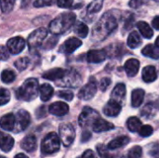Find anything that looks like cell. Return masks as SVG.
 <instances>
[{"mask_svg": "<svg viewBox=\"0 0 159 158\" xmlns=\"http://www.w3.org/2000/svg\"><path fill=\"white\" fill-rule=\"evenodd\" d=\"M117 28L116 16L111 13H105L102 16L92 30V38L97 41L105 39L111 33Z\"/></svg>", "mask_w": 159, "mask_h": 158, "instance_id": "6da1fadb", "label": "cell"}, {"mask_svg": "<svg viewBox=\"0 0 159 158\" xmlns=\"http://www.w3.org/2000/svg\"><path fill=\"white\" fill-rule=\"evenodd\" d=\"M75 21V15L72 12L62 13L49 24V31L54 34H61L68 31Z\"/></svg>", "mask_w": 159, "mask_h": 158, "instance_id": "7a4b0ae2", "label": "cell"}, {"mask_svg": "<svg viewBox=\"0 0 159 158\" xmlns=\"http://www.w3.org/2000/svg\"><path fill=\"white\" fill-rule=\"evenodd\" d=\"M39 92V84L37 79L29 78L17 90V98L25 102L33 101Z\"/></svg>", "mask_w": 159, "mask_h": 158, "instance_id": "3957f363", "label": "cell"}, {"mask_svg": "<svg viewBox=\"0 0 159 158\" xmlns=\"http://www.w3.org/2000/svg\"><path fill=\"white\" fill-rule=\"evenodd\" d=\"M60 146H61V139H60V137L56 133L50 132L42 141L41 151H42L43 154L51 155V154H54V153L58 152L60 150Z\"/></svg>", "mask_w": 159, "mask_h": 158, "instance_id": "277c9868", "label": "cell"}, {"mask_svg": "<svg viewBox=\"0 0 159 158\" xmlns=\"http://www.w3.org/2000/svg\"><path fill=\"white\" fill-rule=\"evenodd\" d=\"M81 81L82 78L76 71L68 70L65 71L63 76L58 80L59 83H57V85L64 88H77L81 84Z\"/></svg>", "mask_w": 159, "mask_h": 158, "instance_id": "5b68a950", "label": "cell"}, {"mask_svg": "<svg viewBox=\"0 0 159 158\" xmlns=\"http://www.w3.org/2000/svg\"><path fill=\"white\" fill-rule=\"evenodd\" d=\"M48 35V30L46 28H38L36 29L35 31H34L28 37V46H29V48L31 50H34L36 48H38L43 41L45 40V38L47 37Z\"/></svg>", "mask_w": 159, "mask_h": 158, "instance_id": "8992f818", "label": "cell"}, {"mask_svg": "<svg viewBox=\"0 0 159 158\" xmlns=\"http://www.w3.org/2000/svg\"><path fill=\"white\" fill-rule=\"evenodd\" d=\"M99 117L100 115L97 111L89 107H85L78 117V124L82 128H88L89 126H92L95 120Z\"/></svg>", "mask_w": 159, "mask_h": 158, "instance_id": "52a82bcc", "label": "cell"}, {"mask_svg": "<svg viewBox=\"0 0 159 158\" xmlns=\"http://www.w3.org/2000/svg\"><path fill=\"white\" fill-rule=\"evenodd\" d=\"M59 132H60V139L62 142L64 146H70L75 138V131L74 127L71 124L65 123L60 126L59 128Z\"/></svg>", "mask_w": 159, "mask_h": 158, "instance_id": "ba28073f", "label": "cell"}, {"mask_svg": "<svg viewBox=\"0 0 159 158\" xmlns=\"http://www.w3.org/2000/svg\"><path fill=\"white\" fill-rule=\"evenodd\" d=\"M97 92V82L95 78L91 77L87 85H85L78 92V98L83 101H89L92 99Z\"/></svg>", "mask_w": 159, "mask_h": 158, "instance_id": "9c48e42d", "label": "cell"}, {"mask_svg": "<svg viewBox=\"0 0 159 158\" xmlns=\"http://www.w3.org/2000/svg\"><path fill=\"white\" fill-rule=\"evenodd\" d=\"M25 40L20 36H16L10 38L7 43V47L11 54H19L25 47Z\"/></svg>", "mask_w": 159, "mask_h": 158, "instance_id": "30bf717a", "label": "cell"}, {"mask_svg": "<svg viewBox=\"0 0 159 158\" xmlns=\"http://www.w3.org/2000/svg\"><path fill=\"white\" fill-rule=\"evenodd\" d=\"M16 123L19 131L25 130L31 123V116L25 110H20L16 115Z\"/></svg>", "mask_w": 159, "mask_h": 158, "instance_id": "8fae6325", "label": "cell"}, {"mask_svg": "<svg viewBox=\"0 0 159 158\" xmlns=\"http://www.w3.org/2000/svg\"><path fill=\"white\" fill-rule=\"evenodd\" d=\"M82 45V41L79 38L76 37H70L69 39H67L61 46V51L65 53V54H71L73 53L75 50H76L80 46Z\"/></svg>", "mask_w": 159, "mask_h": 158, "instance_id": "7c38bea8", "label": "cell"}, {"mask_svg": "<svg viewBox=\"0 0 159 158\" xmlns=\"http://www.w3.org/2000/svg\"><path fill=\"white\" fill-rule=\"evenodd\" d=\"M48 111L51 115L56 116H63L69 112V106L62 102H56L48 107Z\"/></svg>", "mask_w": 159, "mask_h": 158, "instance_id": "4fadbf2b", "label": "cell"}, {"mask_svg": "<svg viewBox=\"0 0 159 158\" xmlns=\"http://www.w3.org/2000/svg\"><path fill=\"white\" fill-rule=\"evenodd\" d=\"M121 112V105L118 102L115 100H111L107 102V104L103 108V113L105 115L110 117L117 116Z\"/></svg>", "mask_w": 159, "mask_h": 158, "instance_id": "5bb4252c", "label": "cell"}, {"mask_svg": "<svg viewBox=\"0 0 159 158\" xmlns=\"http://www.w3.org/2000/svg\"><path fill=\"white\" fill-rule=\"evenodd\" d=\"M91 127H92L93 131L97 132V133L109 131V130L115 129V126L112 123H110V122H108V121H106V120H104V119H102L101 117L96 119Z\"/></svg>", "mask_w": 159, "mask_h": 158, "instance_id": "9a60e30c", "label": "cell"}, {"mask_svg": "<svg viewBox=\"0 0 159 158\" xmlns=\"http://www.w3.org/2000/svg\"><path fill=\"white\" fill-rule=\"evenodd\" d=\"M16 125V116L13 114H7L1 117L0 119V128L7 131H12L15 129Z\"/></svg>", "mask_w": 159, "mask_h": 158, "instance_id": "2e32d148", "label": "cell"}, {"mask_svg": "<svg viewBox=\"0 0 159 158\" xmlns=\"http://www.w3.org/2000/svg\"><path fill=\"white\" fill-rule=\"evenodd\" d=\"M106 59V52L104 50H89L87 55V60L90 63H100Z\"/></svg>", "mask_w": 159, "mask_h": 158, "instance_id": "e0dca14e", "label": "cell"}, {"mask_svg": "<svg viewBox=\"0 0 159 158\" xmlns=\"http://www.w3.org/2000/svg\"><path fill=\"white\" fill-rule=\"evenodd\" d=\"M124 68L129 76H135L139 72L140 61L136 59H129L126 61Z\"/></svg>", "mask_w": 159, "mask_h": 158, "instance_id": "ac0fdd59", "label": "cell"}, {"mask_svg": "<svg viewBox=\"0 0 159 158\" xmlns=\"http://www.w3.org/2000/svg\"><path fill=\"white\" fill-rule=\"evenodd\" d=\"M21 148L26 151V152H29V153H32L34 152L36 147H37V141H36V138L34 136V135H28L26 136L23 141L21 142Z\"/></svg>", "mask_w": 159, "mask_h": 158, "instance_id": "d6986e66", "label": "cell"}, {"mask_svg": "<svg viewBox=\"0 0 159 158\" xmlns=\"http://www.w3.org/2000/svg\"><path fill=\"white\" fill-rule=\"evenodd\" d=\"M144 95H145V92L143 89H142V88L134 89L131 93V105H132V107L137 108V107L141 106L143 102Z\"/></svg>", "mask_w": 159, "mask_h": 158, "instance_id": "ffe728a7", "label": "cell"}, {"mask_svg": "<svg viewBox=\"0 0 159 158\" xmlns=\"http://www.w3.org/2000/svg\"><path fill=\"white\" fill-rule=\"evenodd\" d=\"M157 77V70L154 66H146L143 70V79L146 83H152L154 82Z\"/></svg>", "mask_w": 159, "mask_h": 158, "instance_id": "44dd1931", "label": "cell"}, {"mask_svg": "<svg viewBox=\"0 0 159 158\" xmlns=\"http://www.w3.org/2000/svg\"><path fill=\"white\" fill-rule=\"evenodd\" d=\"M64 73H65V70H62L61 68H54L44 73L43 78L48 79V80H52V81H58L63 76Z\"/></svg>", "mask_w": 159, "mask_h": 158, "instance_id": "7402d4cb", "label": "cell"}, {"mask_svg": "<svg viewBox=\"0 0 159 158\" xmlns=\"http://www.w3.org/2000/svg\"><path fill=\"white\" fill-rule=\"evenodd\" d=\"M129 138L127 136H121V137H117L115 140L111 141L108 143V149L109 150H116L118 148H121L125 145H127L129 142Z\"/></svg>", "mask_w": 159, "mask_h": 158, "instance_id": "603a6c76", "label": "cell"}, {"mask_svg": "<svg viewBox=\"0 0 159 158\" xmlns=\"http://www.w3.org/2000/svg\"><path fill=\"white\" fill-rule=\"evenodd\" d=\"M125 96H126V86L122 83L117 84L112 92V99L120 103V102L125 98Z\"/></svg>", "mask_w": 159, "mask_h": 158, "instance_id": "cb8c5ba5", "label": "cell"}, {"mask_svg": "<svg viewBox=\"0 0 159 158\" xmlns=\"http://www.w3.org/2000/svg\"><path fill=\"white\" fill-rule=\"evenodd\" d=\"M54 92L53 88L49 85V84H43L40 88H39V94H40V98L43 102H48L50 100V98L52 97Z\"/></svg>", "mask_w": 159, "mask_h": 158, "instance_id": "d4e9b609", "label": "cell"}, {"mask_svg": "<svg viewBox=\"0 0 159 158\" xmlns=\"http://www.w3.org/2000/svg\"><path fill=\"white\" fill-rule=\"evenodd\" d=\"M142 53L146 56V57H149L151 59H158L159 58V50L158 47H156L155 45H152V44H149L147 46H145V47L143 48L142 50Z\"/></svg>", "mask_w": 159, "mask_h": 158, "instance_id": "484cf974", "label": "cell"}, {"mask_svg": "<svg viewBox=\"0 0 159 158\" xmlns=\"http://www.w3.org/2000/svg\"><path fill=\"white\" fill-rule=\"evenodd\" d=\"M137 27L140 30L141 34L147 39H150L153 35H154V32L152 30V28L150 27V25L145 22V21H139L137 23Z\"/></svg>", "mask_w": 159, "mask_h": 158, "instance_id": "4316f807", "label": "cell"}, {"mask_svg": "<svg viewBox=\"0 0 159 158\" xmlns=\"http://www.w3.org/2000/svg\"><path fill=\"white\" fill-rule=\"evenodd\" d=\"M142 44V38L137 32H132L129 34L128 38V46L130 48H136Z\"/></svg>", "mask_w": 159, "mask_h": 158, "instance_id": "83f0119b", "label": "cell"}, {"mask_svg": "<svg viewBox=\"0 0 159 158\" xmlns=\"http://www.w3.org/2000/svg\"><path fill=\"white\" fill-rule=\"evenodd\" d=\"M127 127L129 131L137 132V131H139V129L142 127V121L138 117L132 116V117L129 118V120L127 122Z\"/></svg>", "mask_w": 159, "mask_h": 158, "instance_id": "f1b7e54d", "label": "cell"}, {"mask_svg": "<svg viewBox=\"0 0 159 158\" xmlns=\"http://www.w3.org/2000/svg\"><path fill=\"white\" fill-rule=\"evenodd\" d=\"M103 1H104V0H93V1L88 6V8H87L88 14L91 15V14H96V13H98V12L102 9V7Z\"/></svg>", "mask_w": 159, "mask_h": 158, "instance_id": "f546056e", "label": "cell"}, {"mask_svg": "<svg viewBox=\"0 0 159 158\" xmlns=\"http://www.w3.org/2000/svg\"><path fill=\"white\" fill-rule=\"evenodd\" d=\"M13 145H14V140L12 139V137L11 136H4V138L0 143V149L3 152L7 153L13 148Z\"/></svg>", "mask_w": 159, "mask_h": 158, "instance_id": "4dcf8cb0", "label": "cell"}, {"mask_svg": "<svg viewBox=\"0 0 159 158\" xmlns=\"http://www.w3.org/2000/svg\"><path fill=\"white\" fill-rule=\"evenodd\" d=\"M75 33L80 38H86L89 34V27L83 22H78L75 27Z\"/></svg>", "mask_w": 159, "mask_h": 158, "instance_id": "1f68e13d", "label": "cell"}, {"mask_svg": "<svg viewBox=\"0 0 159 158\" xmlns=\"http://www.w3.org/2000/svg\"><path fill=\"white\" fill-rule=\"evenodd\" d=\"M143 156V149L141 146H134L131 148L122 158H142Z\"/></svg>", "mask_w": 159, "mask_h": 158, "instance_id": "d6a6232c", "label": "cell"}, {"mask_svg": "<svg viewBox=\"0 0 159 158\" xmlns=\"http://www.w3.org/2000/svg\"><path fill=\"white\" fill-rule=\"evenodd\" d=\"M15 78H16V75L14 72H12L11 70H4L1 74V80L6 84L12 83L15 80Z\"/></svg>", "mask_w": 159, "mask_h": 158, "instance_id": "836d02e7", "label": "cell"}, {"mask_svg": "<svg viewBox=\"0 0 159 158\" xmlns=\"http://www.w3.org/2000/svg\"><path fill=\"white\" fill-rule=\"evenodd\" d=\"M16 0H0V8L2 12L7 13L12 10Z\"/></svg>", "mask_w": 159, "mask_h": 158, "instance_id": "e575fe53", "label": "cell"}, {"mask_svg": "<svg viewBox=\"0 0 159 158\" xmlns=\"http://www.w3.org/2000/svg\"><path fill=\"white\" fill-rule=\"evenodd\" d=\"M30 63V60L27 58V57H23V58H20L18 59L15 62H14V65L15 67L19 70V71H22V70H25L28 65Z\"/></svg>", "mask_w": 159, "mask_h": 158, "instance_id": "d590c367", "label": "cell"}, {"mask_svg": "<svg viewBox=\"0 0 159 158\" xmlns=\"http://www.w3.org/2000/svg\"><path fill=\"white\" fill-rule=\"evenodd\" d=\"M10 100V92L6 88H0V105L7 104Z\"/></svg>", "mask_w": 159, "mask_h": 158, "instance_id": "8d00e7d4", "label": "cell"}, {"mask_svg": "<svg viewBox=\"0 0 159 158\" xmlns=\"http://www.w3.org/2000/svg\"><path fill=\"white\" fill-rule=\"evenodd\" d=\"M153 132H154V129H153V128H152L151 126H149V125L142 126L141 129H139V134H140L142 137H144V138L151 136V135L153 134Z\"/></svg>", "mask_w": 159, "mask_h": 158, "instance_id": "74e56055", "label": "cell"}, {"mask_svg": "<svg viewBox=\"0 0 159 158\" xmlns=\"http://www.w3.org/2000/svg\"><path fill=\"white\" fill-rule=\"evenodd\" d=\"M58 97L65 100V101H68V102H71L74 98V93L70 90H61L58 92Z\"/></svg>", "mask_w": 159, "mask_h": 158, "instance_id": "f35d334b", "label": "cell"}, {"mask_svg": "<svg viewBox=\"0 0 159 158\" xmlns=\"http://www.w3.org/2000/svg\"><path fill=\"white\" fill-rule=\"evenodd\" d=\"M54 4V0H35L34 2V7H49Z\"/></svg>", "mask_w": 159, "mask_h": 158, "instance_id": "ab89813d", "label": "cell"}, {"mask_svg": "<svg viewBox=\"0 0 159 158\" xmlns=\"http://www.w3.org/2000/svg\"><path fill=\"white\" fill-rule=\"evenodd\" d=\"M9 58V51L7 47L0 46V61H7Z\"/></svg>", "mask_w": 159, "mask_h": 158, "instance_id": "60d3db41", "label": "cell"}, {"mask_svg": "<svg viewBox=\"0 0 159 158\" xmlns=\"http://www.w3.org/2000/svg\"><path fill=\"white\" fill-rule=\"evenodd\" d=\"M110 85H111V79L108 77H104L100 82V88H101V90L105 91Z\"/></svg>", "mask_w": 159, "mask_h": 158, "instance_id": "b9f144b4", "label": "cell"}, {"mask_svg": "<svg viewBox=\"0 0 159 158\" xmlns=\"http://www.w3.org/2000/svg\"><path fill=\"white\" fill-rule=\"evenodd\" d=\"M57 5L60 7H70L73 5V0H57Z\"/></svg>", "mask_w": 159, "mask_h": 158, "instance_id": "7bdbcfd3", "label": "cell"}, {"mask_svg": "<svg viewBox=\"0 0 159 158\" xmlns=\"http://www.w3.org/2000/svg\"><path fill=\"white\" fill-rule=\"evenodd\" d=\"M145 2V0H130L129 1V7L132 8H138L140 7L143 3Z\"/></svg>", "mask_w": 159, "mask_h": 158, "instance_id": "ee69618b", "label": "cell"}, {"mask_svg": "<svg viewBox=\"0 0 159 158\" xmlns=\"http://www.w3.org/2000/svg\"><path fill=\"white\" fill-rule=\"evenodd\" d=\"M78 158H98V157H97L96 154H95L93 151H91V150H87V151L82 155V156H80V157H78Z\"/></svg>", "mask_w": 159, "mask_h": 158, "instance_id": "f6af8a7d", "label": "cell"}, {"mask_svg": "<svg viewBox=\"0 0 159 158\" xmlns=\"http://www.w3.org/2000/svg\"><path fill=\"white\" fill-rule=\"evenodd\" d=\"M153 27L157 30H159V16H157L154 20H153Z\"/></svg>", "mask_w": 159, "mask_h": 158, "instance_id": "bcb514c9", "label": "cell"}, {"mask_svg": "<svg viewBox=\"0 0 159 158\" xmlns=\"http://www.w3.org/2000/svg\"><path fill=\"white\" fill-rule=\"evenodd\" d=\"M14 158H29L27 156H25L24 154H18V155H16L15 156V157Z\"/></svg>", "mask_w": 159, "mask_h": 158, "instance_id": "7dc6e473", "label": "cell"}, {"mask_svg": "<svg viewBox=\"0 0 159 158\" xmlns=\"http://www.w3.org/2000/svg\"><path fill=\"white\" fill-rule=\"evenodd\" d=\"M156 46L159 47V36L157 38V40H156Z\"/></svg>", "mask_w": 159, "mask_h": 158, "instance_id": "c3c4849f", "label": "cell"}, {"mask_svg": "<svg viewBox=\"0 0 159 158\" xmlns=\"http://www.w3.org/2000/svg\"><path fill=\"white\" fill-rule=\"evenodd\" d=\"M3 138H4V134L2 132H0V143H1V142L3 140Z\"/></svg>", "mask_w": 159, "mask_h": 158, "instance_id": "681fc988", "label": "cell"}, {"mask_svg": "<svg viewBox=\"0 0 159 158\" xmlns=\"http://www.w3.org/2000/svg\"><path fill=\"white\" fill-rule=\"evenodd\" d=\"M0 158H6L5 156H0Z\"/></svg>", "mask_w": 159, "mask_h": 158, "instance_id": "f907efd6", "label": "cell"}]
</instances>
